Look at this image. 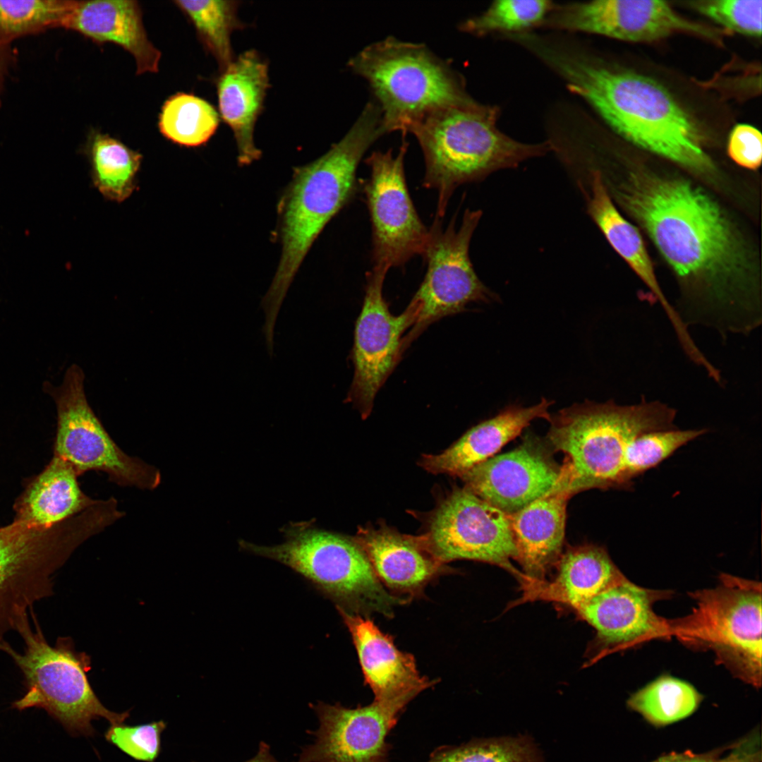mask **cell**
Listing matches in <instances>:
<instances>
[{"instance_id": "cell-5", "label": "cell", "mask_w": 762, "mask_h": 762, "mask_svg": "<svg viewBox=\"0 0 762 762\" xmlns=\"http://www.w3.org/2000/svg\"><path fill=\"white\" fill-rule=\"evenodd\" d=\"M676 410L660 401L632 405L586 401L551 416L547 438L565 455L562 468L573 495L591 488H631L624 454L629 442L647 432L673 429Z\"/></svg>"}, {"instance_id": "cell-15", "label": "cell", "mask_w": 762, "mask_h": 762, "mask_svg": "<svg viewBox=\"0 0 762 762\" xmlns=\"http://www.w3.org/2000/svg\"><path fill=\"white\" fill-rule=\"evenodd\" d=\"M388 270L373 266L366 273L364 301L355 325L350 355L354 373L345 401L352 404L363 418L371 412L377 392L400 361L402 335L418 314L412 301L401 314L390 313L382 294Z\"/></svg>"}, {"instance_id": "cell-27", "label": "cell", "mask_w": 762, "mask_h": 762, "mask_svg": "<svg viewBox=\"0 0 762 762\" xmlns=\"http://www.w3.org/2000/svg\"><path fill=\"white\" fill-rule=\"evenodd\" d=\"M78 476L71 464L55 455L18 502L16 520L51 528L94 505L98 500L82 491Z\"/></svg>"}, {"instance_id": "cell-21", "label": "cell", "mask_w": 762, "mask_h": 762, "mask_svg": "<svg viewBox=\"0 0 762 762\" xmlns=\"http://www.w3.org/2000/svg\"><path fill=\"white\" fill-rule=\"evenodd\" d=\"M356 647L365 682L375 700H386L436 683L420 675L413 656L400 651L370 619L337 608Z\"/></svg>"}, {"instance_id": "cell-22", "label": "cell", "mask_w": 762, "mask_h": 762, "mask_svg": "<svg viewBox=\"0 0 762 762\" xmlns=\"http://www.w3.org/2000/svg\"><path fill=\"white\" fill-rule=\"evenodd\" d=\"M572 496L561 477L549 492L508 514L516 560L530 579H543L558 561L564 539L567 504Z\"/></svg>"}, {"instance_id": "cell-34", "label": "cell", "mask_w": 762, "mask_h": 762, "mask_svg": "<svg viewBox=\"0 0 762 762\" xmlns=\"http://www.w3.org/2000/svg\"><path fill=\"white\" fill-rule=\"evenodd\" d=\"M75 1H0V44L62 27Z\"/></svg>"}, {"instance_id": "cell-17", "label": "cell", "mask_w": 762, "mask_h": 762, "mask_svg": "<svg viewBox=\"0 0 762 762\" xmlns=\"http://www.w3.org/2000/svg\"><path fill=\"white\" fill-rule=\"evenodd\" d=\"M540 27L643 43L677 33L719 42L720 34L686 19L667 1L660 0H596L555 4Z\"/></svg>"}, {"instance_id": "cell-14", "label": "cell", "mask_w": 762, "mask_h": 762, "mask_svg": "<svg viewBox=\"0 0 762 762\" xmlns=\"http://www.w3.org/2000/svg\"><path fill=\"white\" fill-rule=\"evenodd\" d=\"M408 147L404 141L396 155L392 149L378 150L365 160L370 169L363 193L371 222L373 266L404 265L414 256H423L428 243L429 229L416 212L406 181Z\"/></svg>"}, {"instance_id": "cell-8", "label": "cell", "mask_w": 762, "mask_h": 762, "mask_svg": "<svg viewBox=\"0 0 762 762\" xmlns=\"http://www.w3.org/2000/svg\"><path fill=\"white\" fill-rule=\"evenodd\" d=\"M284 543L262 546L244 540L241 549L274 560L298 573L337 604L354 614L377 612L392 617L408 597L391 594L380 582L365 553L353 539L319 529L310 521L283 529Z\"/></svg>"}, {"instance_id": "cell-16", "label": "cell", "mask_w": 762, "mask_h": 762, "mask_svg": "<svg viewBox=\"0 0 762 762\" xmlns=\"http://www.w3.org/2000/svg\"><path fill=\"white\" fill-rule=\"evenodd\" d=\"M420 693L412 691L354 708L339 703H310L319 727L307 731L314 742L301 748L296 762H389L392 745L387 737L406 706Z\"/></svg>"}, {"instance_id": "cell-33", "label": "cell", "mask_w": 762, "mask_h": 762, "mask_svg": "<svg viewBox=\"0 0 762 762\" xmlns=\"http://www.w3.org/2000/svg\"><path fill=\"white\" fill-rule=\"evenodd\" d=\"M554 6L548 0H496L480 15L459 23L458 28L479 37L490 34L509 35L529 32L541 26Z\"/></svg>"}, {"instance_id": "cell-7", "label": "cell", "mask_w": 762, "mask_h": 762, "mask_svg": "<svg viewBox=\"0 0 762 762\" xmlns=\"http://www.w3.org/2000/svg\"><path fill=\"white\" fill-rule=\"evenodd\" d=\"M29 613L34 627L26 614L15 629L25 643L23 652L16 651L6 640L0 643V651L7 654L23 674L27 690L12 707L18 710L42 708L74 737L94 736L92 720L99 718L111 725L123 723L129 711L119 713L107 709L94 692L87 676L90 657L77 651L70 637H59L51 646L34 609Z\"/></svg>"}, {"instance_id": "cell-20", "label": "cell", "mask_w": 762, "mask_h": 762, "mask_svg": "<svg viewBox=\"0 0 762 762\" xmlns=\"http://www.w3.org/2000/svg\"><path fill=\"white\" fill-rule=\"evenodd\" d=\"M269 87L267 64L254 49L239 54L218 78L219 114L234 133L241 166L260 157L254 131Z\"/></svg>"}, {"instance_id": "cell-13", "label": "cell", "mask_w": 762, "mask_h": 762, "mask_svg": "<svg viewBox=\"0 0 762 762\" xmlns=\"http://www.w3.org/2000/svg\"><path fill=\"white\" fill-rule=\"evenodd\" d=\"M426 533L418 536L423 547L444 564L471 560L514 571L516 557L507 514L466 488H456L430 512Z\"/></svg>"}, {"instance_id": "cell-11", "label": "cell", "mask_w": 762, "mask_h": 762, "mask_svg": "<svg viewBox=\"0 0 762 762\" xmlns=\"http://www.w3.org/2000/svg\"><path fill=\"white\" fill-rule=\"evenodd\" d=\"M77 548L70 527L15 520L0 528V643L35 603L54 593L53 575Z\"/></svg>"}, {"instance_id": "cell-29", "label": "cell", "mask_w": 762, "mask_h": 762, "mask_svg": "<svg viewBox=\"0 0 762 762\" xmlns=\"http://www.w3.org/2000/svg\"><path fill=\"white\" fill-rule=\"evenodd\" d=\"M92 179L95 187L107 199L122 202L135 188V176L141 155L120 141L104 134H95L90 143Z\"/></svg>"}, {"instance_id": "cell-23", "label": "cell", "mask_w": 762, "mask_h": 762, "mask_svg": "<svg viewBox=\"0 0 762 762\" xmlns=\"http://www.w3.org/2000/svg\"><path fill=\"white\" fill-rule=\"evenodd\" d=\"M553 404L545 398L529 407L512 406L468 430L454 444L438 454H424L419 464L427 471L460 476L492 457L538 418L550 421Z\"/></svg>"}, {"instance_id": "cell-30", "label": "cell", "mask_w": 762, "mask_h": 762, "mask_svg": "<svg viewBox=\"0 0 762 762\" xmlns=\"http://www.w3.org/2000/svg\"><path fill=\"white\" fill-rule=\"evenodd\" d=\"M219 122L217 110L208 102L188 93H178L164 104L159 128L169 140L187 147L206 143Z\"/></svg>"}, {"instance_id": "cell-39", "label": "cell", "mask_w": 762, "mask_h": 762, "mask_svg": "<svg viewBox=\"0 0 762 762\" xmlns=\"http://www.w3.org/2000/svg\"><path fill=\"white\" fill-rule=\"evenodd\" d=\"M727 152L735 163L749 169H756L762 157L760 131L749 124L736 125L729 135Z\"/></svg>"}, {"instance_id": "cell-2", "label": "cell", "mask_w": 762, "mask_h": 762, "mask_svg": "<svg viewBox=\"0 0 762 762\" xmlns=\"http://www.w3.org/2000/svg\"><path fill=\"white\" fill-rule=\"evenodd\" d=\"M533 54L627 141L696 172L713 169L696 124L657 80L548 38L536 45Z\"/></svg>"}, {"instance_id": "cell-42", "label": "cell", "mask_w": 762, "mask_h": 762, "mask_svg": "<svg viewBox=\"0 0 762 762\" xmlns=\"http://www.w3.org/2000/svg\"><path fill=\"white\" fill-rule=\"evenodd\" d=\"M244 762H281L272 754L270 746L265 742L261 741L259 744L256 754L250 759Z\"/></svg>"}, {"instance_id": "cell-26", "label": "cell", "mask_w": 762, "mask_h": 762, "mask_svg": "<svg viewBox=\"0 0 762 762\" xmlns=\"http://www.w3.org/2000/svg\"><path fill=\"white\" fill-rule=\"evenodd\" d=\"M587 211L615 251L628 263L661 305L681 345L691 341V337L676 309L669 303L657 280L641 235L615 206L603 178L594 171L586 194Z\"/></svg>"}, {"instance_id": "cell-18", "label": "cell", "mask_w": 762, "mask_h": 762, "mask_svg": "<svg viewBox=\"0 0 762 762\" xmlns=\"http://www.w3.org/2000/svg\"><path fill=\"white\" fill-rule=\"evenodd\" d=\"M562 476V466L557 465L543 445L531 438L459 477L464 487L476 496L511 514L549 492Z\"/></svg>"}, {"instance_id": "cell-40", "label": "cell", "mask_w": 762, "mask_h": 762, "mask_svg": "<svg viewBox=\"0 0 762 762\" xmlns=\"http://www.w3.org/2000/svg\"><path fill=\"white\" fill-rule=\"evenodd\" d=\"M752 739L739 743L733 750L725 756H719L717 754H694L691 751L671 753L661 756L652 762H761V751L758 749Z\"/></svg>"}, {"instance_id": "cell-38", "label": "cell", "mask_w": 762, "mask_h": 762, "mask_svg": "<svg viewBox=\"0 0 762 762\" xmlns=\"http://www.w3.org/2000/svg\"><path fill=\"white\" fill-rule=\"evenodd\" d=\"M167 723L164 720L126 725H111L104 733L107 742L131 758L144 762H155L161 751V734Z\"/></svg>"}, {"instance_id": "cell-35", "label": "cell", "mask_w": 762, "mask_h": 762, "mask_svg": "<svg viewBox=\"0 0 762 762\" xmlns=\"http://www.w3.org/2000/svg\"><path fill=\"white\" fill-rule=\"evenodd\" d=\"M428 762H542L528 737L475 739L457 746H442Z\"/></svg>"}, {"instance_id": "cell-6", "label": "cell", "mask_w": 762, "mask_h": 762, "mask_svg": "<svg viewBox=\"0 0 762 762\" xmlns=\"http://www.w3.org/2000/svg\"><path fill=\"white\" fill-rule=\"evenodd\" d=\"M348 66L368 84L385 134L404 135L435 110L474 100L463 78L423 44L389 36L365 47Z\"/></svg>"}, {"instance_id": "cell-25", "label": "cell", "mask_w": 762, "mask_h": 762, "mask_svg": "<svg viewBox=\"0 0 762 762\" xmlns=\"http://www.w3.org/2000/svg\"><path fill=\"white\" fill-rule=\"evenodd\" d=\"M63 28L99 42H112L135 59L137 73L157 72L160 52L149 40L135 1H75Z\"/></svg>"}, {"instance_id": "cell-12", "label": "cell", "mask_w": 762, "mask_h": 762, "mask_svg": "<svg viewBox=\"0 0 762 762\" xmlns=\"http://www.w3.org/2000/svg\"><path fill=\"white\" fill-rule=\"evenodd\" d=\"M482 212L466 210L456 228L452 219L444 229L435 217L423 255L427 271L411 299L418 308L417 319L402 340L403 352L431 323L465 310L472 302L498 300L476 274L469 255V246Z\"/></svg>"}, {"instance_id": "cell-10", "label": "cell", "mask_w": 762, "mask_h": 762, "mask_svg": "<svg viewBox=\"0 0 762 762\" xmlns=\"http://www.w3.org/2000/svg\"><path fill=\"white\" fill-rule=\"evenodd\" d=\"M84 380L81 368L73 364L60 385L44 384L57 411L55 455L71 464L78 476L102 471L119 485L155 489L161 482L159 471L116 444L89 405Z\"/></svg>"}, {"instance_id": "cell-9", "label": "cell", "mask_w": 762, "mask_h": 762, "mask_svg": "<svg viewBox=\"0 0 762 762\" xmlns=\"http://www.w3.org/2000/svg\"><path fill=\"white\" fill-rule=\"evenodd\" d=\"M715 588L693 594L692 614L671 622L672 635L710 649L717 660L754 687L761 683V584L722 574Z\"/></svg>"}, {"instance_id": "cell-3", "label": "cell", "mask_w": 762, "mask_h": 762, "mask_svg": "<svg viewBox=\"0 0 762 762\" xmlns=\"http://www.w3.org/2000/svg\"><path fill=\"white\" fill-rule=\"evenodd\" d=\"M384 134L380 109L369 101L339 142L294 170L280 203L281 258L260 303L265 334L274 332L279 312L301 262L327 224L355 195L358 164Z\"/></svg>"}, {"instance_id": "cell-41", "label": "cell", "mask_w": 762, "mask_h": 762, "mask_svg": "<svg viewBox=\"0 0 762 762\" xmlns=\"http://www.w3.org/2000/svg\"><path fill=\"white\" fill-rule=\"evenodd\" d=\"M15 62V56L11 44H0V103L6 76Z\"/></svg>"}, {"instance_id": "cell-4", "label": "cell", "mask_w": 762, "mask_h": 762, "mask_svg": "<svg viewBox=\"0 0 762 762\" xmlns=\"http://www.w3.org/2000/svg\"><path fill=\"white\" fill-rule=\"evenodd\" d=\"M499 114L497 107L473 100L435 110L408 128L423 154V186L437 193L436 217H444L459 186L552 150L549 141L525 143L503 133L497 127Z\"/></svg>"}, {"instance_id": "cell-37", "label": "cell", "mask_w": 762, "mask_h": 762, "mask_svg": "<svg viewBox=\"0 0 762 762\" xmlns=\"http://www.w3.org/2000/svg\"><path fill=\"white\" fill-rule=\"evenodd\" d=\"M689 7L722 28L752 37L761 35V0H704Z\"/></svg>"}, {"instance_id": "cell-32", "label": "cell", "mask_w": 762, "mask_h": 762, "mask_svg": "<svg viewBox=\"0 0 762 762\" xmlns=\"http://www.w3.org/2000/svg\"><path fill=\"white\" fill-rule=\"evenodd\" d=\"M190 19L198 35L218 62L222 71L234 59L231 37L241 27L236 1H176Z\"/></svg>"}, {"instance_id": "cell-19", "label": "cell", "mask_w": 762, "mask_h": 762, "mask_svg": "<svg viewBox=\"0 0 762 762\" xmlns=\"http://www.w3.org/2000/svg\"><path fill=\"white\" fill-rule=\"evenodd\" d=\"M660 593L638 586L626 577L577 608L601 642L629 646L672 635L671 622L653 609Z\"/></svg>"}, {"instance_id": "cell-24", "label": "cell", "mask_w": 762, "mask_h": 762, "mask_svg": "<svg viewBox=\"0 0 762 762\" xmlns=\"http://www.w3.org/2000/svg\"><path fill=\"white\" fill-rule=\"evenodd\" d=\"M354 540L380 582L394 591L418 594L445 570L444 564L425 550L418 536L401 534L386 524L361 528Z\"/></svg>"}, {"instance_id": "cell-36", "label": "cell", "mask_w": 762, "mask_h": 762, "mask_svg": "<svg viewBox=\"0 0 762 762\" xmlns=\"http://www.w3.org/2000/svg\"><path fill=\"white\" fill-rule=\"evenodd\" d=\"M706 429H668L642 433L627 445L624 454L627 480L653 468L672 455L678 449L703 435Z\"/></svg>"}, {"instance_id": "cell-31", "label": "cell", "mask_w": 762, "mask_h": 762, "mask_svg": "<svg viewBox=\"0 0 762 762\" xmlns=\"http://www.w3.org/2000/svg\"><path fill=\"white\" fill-rule=\"evenodd\" d=\"M701 701L690 684L661 676L632 694L627 706L654 725H665L691 715Z\"/></svg>"}, {"instance_id": "cell-1", "label": "cell", "mask_w": 762, "mask_h": 762, "mask_svg": "<svg viewBox=\"0 0 762 762\" xmlns=\"http://www.w3.org/2000/svg\"><path fill=\"white\" fill-rule=\"evenodd\" d=\"M616 193L675 273L706 287L696 324L730 330L756 315L761 300L741 286V244L705 192L681 179L638 173Z\"/></svg>"}, {"instance_id": "cell-28", "label": "cell", "mask_w": 762, "mask_h": 762, "mask_svg": "<svg viewBox=\"0 0 762 762\" xmlns=\"http://www.w3.org/2000/svg\"><path fill=\"white\" fill-rule=\"evenodd\" d=\"M558 560L549 598L576 610L625 576L605 548L592 544L569 548Z\"/></svg>"}]
</instances>
